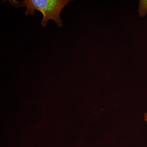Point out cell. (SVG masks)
Instances as JSON below:
<instances>
[{
    "instance_id": "6da1fadb",
    "label": "cell",
    "mask_w": 147,
    "mask_h": 147,
    "mask_svg": "<svg viewBox=\"0 0 147 147\" xmlns=\"http://www.w3.org/2000/svg\"><path fill=\"white\" fill-rule=\"evenodd\" d=\"M70 0H25L20 1L9 0V3L15 8L25 7L27 8L25 12L26 16H33L36 10L42 13L43 18L41 26L44 28L50 20L54 21L57 26L61 28L63 24L60 15L63 9L71 2Z\"/></svg>"
},
{
    "instance_id": "7a4b0ae2",
    "label": "cell",
    "mask_w": 147,
    "mask_h": 147,
    "mask_svg": "<svg viewBox=\"0 0 147 147\" xmlns=\"http://www.w3.org/2000/svg\"><path fill=\"white\" fill-rule=\"evenodd\" d=\"M139 11L140 16L144 17L147 13V1L141 0L139 2Z\"/></svg>"
},
{
    "instance_id": "3957f363",
    "label": "cell",
    "mask_w": 147,
    "mask_h": 147,
    "mask_svg": "<svg viewBox=\"0 0 147 147\" xmlns=\"http://www.w3.org/2000/svg\"><path fill=\"white\" fill-rule=\"evenodd\" d=\"M144 116L145 120L147 122V113H145Z\"/></svg>"
}]
</instances>
